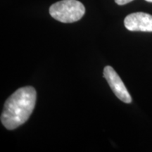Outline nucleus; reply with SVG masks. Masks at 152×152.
<instances>
[{
	"mask_svg": "<svg viewBox=\"0 0 152 152\" xmlns=\"http://www.w3.org/2000/svg\"><path fill=\"white\" fill-rule=\"evenodd\" d=\"M84 5L77 0H62L49 8V14L56 20L70 23L79 20L84 16Z\"/></svg>",
	"mask_w": 152,
	"mask_h": 152,
	"instance_id": "obj_2",
	"label": "nucleus"
},
{
	"mask_svg": "<svg viewBox=\"0 0 152 152\" xmlns=\"http://www.w3.org/2000/svg\"><path fill=\"white\" fill-rule=\"evenodd\" d=\"M133 0H115V3L118 5H125L126 4L130 3Z\"/></svg>",
	"mask_w": 152,
	"mask_h": 152,
	"instance_id": "obj_5",
	"label": "nucleus"
},
{
	"mask_svg": "<svg viewBox=\"0 0 152 152\" xmlns=\"http://www.w3.org/2000/svg\"><path fill=\"white\" fill-rule=\"evenodd\" d=\"M124 25L130 31L152 32V16L144 12L132 13L125 17Z\"/></svg>",
	"mask_w": 152,
	"mask_h": 152,
	"instance_id": "obj_4",
	"label": "nucleus"
},
{
	"mask_svg": "<svg viewBox=\"0 0 152 152\" xmlns=\"http://www.w3.org/2000/svg\"><path fill=\"white\" fill-rule=\"evenodd\" d=\"M104 77L109 83L114 94L124 103L132 102V97L120 76L111 66H107L104 69Z\"/></svg>",
	"mask_w": 152,
	"mask_h": 152,
	"instance_id": "obj_3",
	"label": "nucleus"
},
{
	"mask_svg": "<svg viewBox=\"0 0 152 152\" xmlns=\"http://www.w3.org/2000/svg\"><path fill=\"white\" fill-rule=\"evenodd\" d=\"M37 93L31 86L23 87L13 93L5 102L1 122L8 130H14L26 122L35 109Z\"/></svg>",
	"mask_w": 152,
	"mask_h": 152,
	"instance_id": "obj_1",
	"label": "nucleus"
},
{
	"mask_svg": "<svg viewBox=\"0 0 152 152\" xmlns=\"http://www.w3.org/2000/svg\"><path fill=\"white\" fill-rule=\"evenodd\" d=\"M145 1H148V2H152V0H145Z\"/></svg>",
	"mask_w": 152,
	"mask_h": 152,
	"instance_id": "obj_6",
	"label": "nucleus"
}]
</instances>
